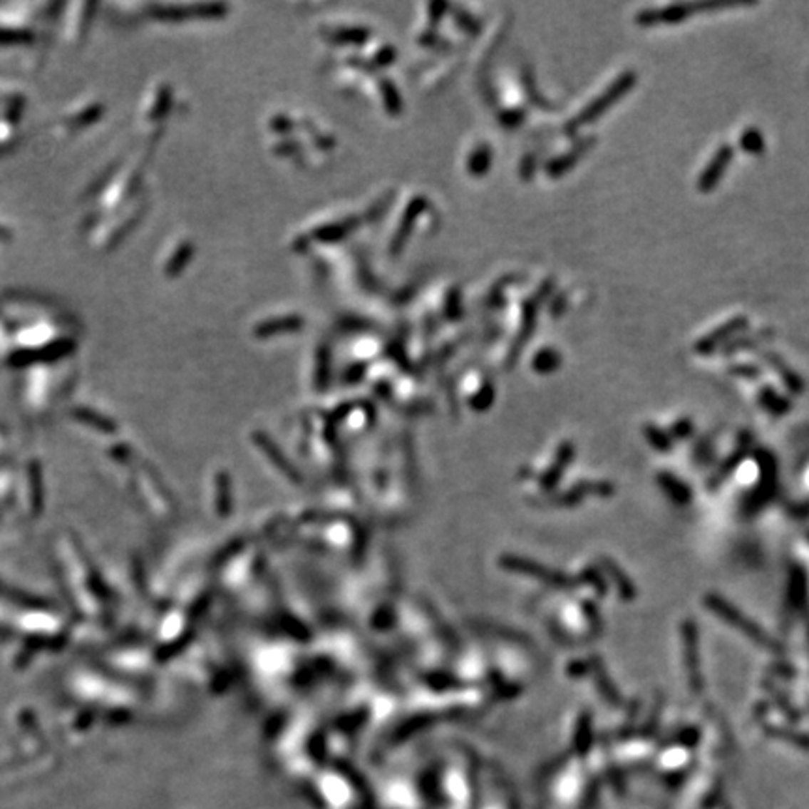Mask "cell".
Segmentation results:
<instances>
[{
  "label": "cell",
  "mask_w": 809,
  "mask_h": 809,
  "mask_svg": "<svg viewBox=\"0 0 809 809\" xmlns=\"http://www.w3.org/2000/svg\"><path fill=\"white\" fill-rule=\"evenodd\" d=\"M635 83H637V73H635V71H624L622 76H620L617 81H613L602 94L596 96V98L584 107L583 111L573 116L572 120L564 126V133H566V135H573L579 128L587 126V124H592L598 116L605 115L617 101L622 100L624 96L634 88Z\"/></svg>",
  "instance_id": "cell-1"
},
{
  "label": "cell",
  "mask_w": 809,
  "mask_h": 809,
  "mask_svg": "<svg viewBox=\"0 0 809 809\" xmlns=\"http://www.w3.org/2000/svg\"><path fill=\"white\" fill-rule=\"evenodd\" d=\"M746 4H736V2H694V4H671L664 6V8H649V10H641L635 17L641 26H652V25H674V23H682L688 17L695 16V14H703V11L710 10H727V8H740Z\"/></svg>",
  "instance_id": "cell-2"
},
{
  "label": "cell",
  "mask_w": 809,
  "mask_h": 809,
  "mask_svg": "<svg viewBox=\"0 0 809 809\" xmlns=\"http://www.w3.org/2000/svg\"><path fill=\"white\" fill-rule=\"evenodd\" d=\"M733 158H734L733 146L731 145L718 146V150L714 152V156L710 158L708 165L704 167L703 171H701V175H699V180H697L699 191L708 193V191L714 190L719 182H721V178H723V175L727 172V169H729Z\"/></svg>",
  "instance_id": "cell-3"
},
{
  "label": "cell",
  "mask_w": 809,
  "mask_h": 809,
  "mask_svg": "<svg viewBox=\"0 0 809 809\" xmlns=\"http://www.w3.org/2000/svg\"><path fill=\"white\" fill-rule=\"evenodd\" d=\"M592 145H594V137H584V139H579L572 150H568L566 154H560V156L553 158V160L549 161L547 165H545V171H547V175L555 176V178L566 175V172H568L570 169H573V165H575V163H577V161L581 160L584 154H587L588 148H590Z\"/></svg>",
  "instance_id": "cell-4"
},
{
  "label": "cell",
  "mask_w": 809,
  "mask_h": 809,
  "mask_svg": "<svg viewBox=\"0 0 809 809\" xmlns=\"http://www.w3.org/2000/svg\"><path fill=\"white\" fill-rule=\"evenodd\" d=\"M746 326H748V319H746V317L729 319V321L725 322V324H721L719 328H716L712 334L701 337V339L695 343V351H697V352L714 351L719 343L725 341V339H729V337L734 336V334H738V332H742V330H746Z\"/></svg>",
  "instance_id": "cell-5"
},
{
  "label": "cell",
  "mask_w": 809,
  "mask_h": 809,
  "mask_svg": "<svg viewBox=\"0 0 809 809\" xmlns=\"http://www.w3.org/2000/svg\"><path fill=\"white\" fill-rule=\"evenodd\" d=\"M740 146H742L744 152H748V154L757 156V154H761V152L764 150L766 141H764L763 133H761L757 128H746V130L742 131V137H740Z\"/></svg>",
  "instance_id": "cell-6"
},
{
  "label": "cell",
  "mask_w": 809,
  "mask_h": 809,
  "mask_svg": "<svg viewBox=\"0 0 809 809\" xmlns=\"http://www.w3.org/2000/svg\"><path fill=\"white\" fill-rule=\"evenodd\" d=\"M558 366H560V354L557 351H553V349H543V351H540L534 356V367L538 371H553Z\"/></svg>",
  "instance_id": "cell-7"
},
{
  "label": "cell",
  "mask_w": 809,
  "mask_h": 809,
  "mask_svg": "<svg viewBox=\"0 0 809 809\" xmlns=\"http://www.w3.org/2000/svg\"><path fill=\"white\" fill-rule=\"evenodd\" d=\"M764 356L768 358V364H770V366L775 367V369H778V371L781 373V377L785 378V382H787V384H789L790 388H794V390L798 392V388H800L798 377H796V375H794L793 371H789V369H787V367H785L783 364H781V358H778V356H775V354H772V352H766Z\"/></svg>",
  "instance_id": "cell-8"
},
{
  "label": "cell",
  "mask_w": 809,
  "mask_h": 809,
  "mask_svg": "<svg viewBox=\"0 0 809 809\" xmlns=\"http://www.w3.org/2000/svg\"><path fill=\"white\" fill-rule=\"evenodd\" d=\"M733 371L744 373V377H757L759 369H757V367H753V366H738V367H733Z\"/></svg>",
  "instance_id": "cell-9"
}]
</instances>
